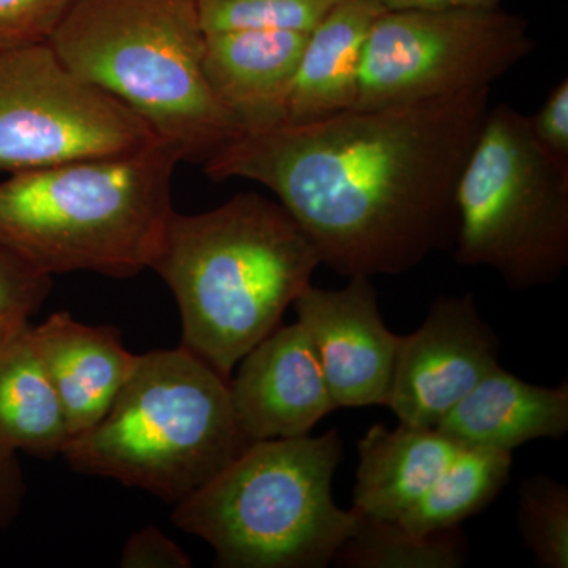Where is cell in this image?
Instances as JSON below:
<instances>
[{
  "instance_id": "603a6c76",
  "label": "cell",
  "mask_w": 568,
  "mask_h": 568,
  "mask_svg": "<svg viewBox=\"0 0 568 568\" xmlns=\"http://www.w3.org/2000/svg\"><path fill=\"white\" fill-rule=\"evenodd\" d=\"M74 0H0V51L50 41Z\"/></svg>"
},
{
  "instance_id": "ffe728a7",
  "label": "cell",
  "mask_w": 568,
  "mask_h": 568,
  "mask_svg": "<svg viewBox=\"0 0 568 568\" xmlns=\"http://www.w3.org/2000/svg\"><path fill=\"white\" fill-rule=\"evenodd\" d=\"M469 556L462 526L414 536L398 521L358 515L354 536L336 552L334 564L349 568H459Z\"/></svg>"
},
{
  "instance_id": "7a4b0ae2",
  "label": "cell",
  "mask_w": 568,
  "mask_h": 568,
  "mask_svg": "<svg viewBox=\"0 0 568 568\" xmlns=\"http://www.w3.org/2000/svg\"><path fill=\"white\" fill-rule=\"evenodd\" d=\"M320 254L291 213L260 193L173 212L152 271L179 306L182 346L231 379L312 284Z\"/></svg>"
},
{
  "instance_id": "9c48e42d",
  "label": "cell",
  "mask_w": 568,
  "mask_h": 568,
  "mask_svg": "<svg viewBox=\"0 0 568 568\" xmlns=\"http://www.w3.org/2000/svg\"><path fill=\"white\" fill-rule=\"evenodd\" d=\"M155 141L136 112L78 77L50 41L0 51V173L123 155Z\"/></svg>"
},
{
  "instance_id": "8fae6325",
  "label": "cell",
  "mask_w": 568,
  "mask_h": 568,
  "mask_svg": "<svg viewBox=\"0 0 568 568\" xmlns=\"http://www.w3.org/2000/svg\"><path fill=\"white\" fill-rule=\"evenodd\" d=\"M336 406H386L399 335L384 323L372 278L349 276L342 290L308 286L294 301Z\"/></svg>"
},
{
  "instance_id": "d4e9b609",
  "label": "cell",
  "mask_w": 568,
  "mask_h": 568,
  "mask_svg": "<svg viewBox=\"0 0 568 568\" xmlns=\"http://www.w3.org/2000/svg\"><path fill=\"white\" fill-rule=\"evenodd\" d=\"M528 118L530 133L551 159L568 166V80L548 93L540 110Z\"/></svg>"
},
{
  "instance_id": "44dd1931",
  "label": "cell",
  "mask_w": 568,
  "mask_h": 568,
  "mask_svg": "<svg viewBox=\"0 0 568 568\" xmlns=\"http://www.w3.org/2000/svg\"><path fill=\"white\" fill-rule=\"evenodd\" d=\"M518 528L523 541L541 568L568 567V487L536 474L518 493Z\"/></svg>"
},
{
  "instance_id": "2e32d148",
  "label": "cell",
  "mask_w": 568,
  "mask_h": 568,
  "mask_svg": "<svg viewBox=\"0 0 568 568\" xmlns=\"http://www.w3.org/2000/svg\"><path fill=\"white\" fill-rule=\"evenodd\" d=\"M462 448L437 428L372 426L358 440L353 510L362 517L398 521Z\"/></svg>"
},
{
  "instance_id": "5bb4252c",
  "label": "cell",
  "mask_w": 568,
  "mask_h": 568,
  "mask_svg": "<svg viewBox=\"0 0 568 568\" xmlns=\"http://www.w3.org/2000/svg\"><path fill=\"white\" fill-rule=\"evenodd\" d=\"M306 39L286 31L205 33V80L242 132L283 122Z\"/></svg>"
},
{
  "instance_id": "4fadbf2b",
  "label": "cell",
  "mask_w": 568,
  "mask_h": 568,
  "mask_svg": "<svg viewBox=\"0 0 568 568\" xmlns=\"http://www.w3.org/2000/svg\"><path fill=\"white\" fill-rule=\"evenodd\" d=\"M33 345L74 437L99 424L121 394L138 355L125 349L112 325H89L69 312L31 325Z\"/></svg>"
},
{
  "instance_id": "ac0fdd59",
  "label": "cell",
  "mask_w": 568,
  "mask_h": 568,
  "mask_svg": "<svg viewBox=\"0 0 568 568\" xmlns=\"http://www.w3.org/2000/svg\"><path fill=\"white\" fill-rule=\"evenodd\" d=\"M70 439L29 325L0 346V447L51 458L62 455Z\"/></svg>"
},
{
  "instance_id": "4316f807",
  "label": "cell",
  "mask_w": 568,
  "mask_h": 568,
  "mask_svg": "<svg viewBox=\"0 0 568 568\" xmlns=\"http://www.w3.org/2000/svg\"><path fill=\"white\" fill-rule=\"evenodd\" d=\"M28 485L18 452L0 447V529L9 528L20 515Z\"/></svg>"
},
{
  "instance_id": "e0dca14e",
  "label": "cell",
  "mask_w": 568,
  "mask_h": 568,
  "mask_svg": "<svg viewBox=\"0 0 568 568\" xmlns=\"http://www.w3.org/2000/svg\"><path fill=\"white\" fill-rule=\"evenodd\" d=\"M384 11L377 0H339L325 14L306 39L282 123L320 121L353 110L366 39Z\"/></svg>"
},
{
  "instance_id": "83f0119b",
  "label": "cell",
  "mask_w": 568,
  "mask_h": 568,
  "mask_svg": "<svg viewBox=\"0 0 568 568\" xmlns=\"http://www.w3.org/2000/svg\"><path fill=\"white\" fill-rule=\"evenodd\" d=\"M386 10H458L499 6L500 0H377Z\"/></svg>"
},
{
  "instance_id": "52a82bcc",
  "label": "cell",
  "mask_w": 568,
  "mask_h": 568,
  "mask_svg": "<svg viewBox=\"0 0 568 568\" xmlns=\"http://www.w3.org/2000/svg\"><path fill=\"white\" fill-rule=\"evenodd\" d=\"M458 264L493 268L514 291L558 282L568 265V166L506 103L489 106L457 190Z\"/></svg>"
},
{
  "instance_id": "9a60e30c",
  "label": "cell",
  "mask_w": 568,
  "mask_h": 568,
  "mask_svg": "<svg viewBox=\"0 0 568 568\" xmlns=\"http://www.w3.org/2000/svg\"><path fill=\"white\" fill-rule=\"evenodd\" d=\"M436 428L463 447L506 452L560 439L568 432V384L537 386L497 365Z\"/></svg>"
},
{
  "instance_id": "6da1fadb",
  "label": "cell",
  "mask_w": 568,
  "mask_h": 568,
  "mask_svg": "<svg viewBox=\"0 0 568 568\" xmlns=\"http://www.w3.org/2000/svg\"><path fill=\"white\" fill-rule=\"evenodd\" d=\"M489 106L478 88L250 130L204 173L271 190L336 274L402 275L454 246L455 190Z\"/></svg>"
},
{
  "instance_id": "5b68a950",
  "label": "cell",
  "mask_w": 568,
  "mask_h": 568,
  "mask_svg": "<svg viewBox=\"0 0 568 568\" xmlns=\"http://www.w3.org/2000/svg\"><path fill=\"white\" fill-rule=\"evenodd\" d=\"M250 444L235 417L230 379L181 345L138 355L106 416L71 437L62 455L74 473L178 504Z\"/></svg>"
},
{
  "instance_id": "cb8c5ba5",
  "label": "cell",
  "mask_w": 568,
  "mask_h": 568,
  "mask_svg": "<svg viewBox=\"0 0 568 568\" xmlns=\"http://www.w3.org/2000/svg\"><path fill=\"white\" fill-rule=\"evenodd\" d=\"M52 290V276L41 274L0 246V315L32 317Z\"/></svg>"
},
{
  "instance_id": "f1b7e54d",
  "label": "cell",
  "mask_w": 568,
  "mask_h": 568,
  "mask_svg": "<svg viewBox=\"0 0 568 568\" xmlns=\"http://www.w3.org/2000/svg\"><path fill=\"white\" fill-rule=\"evenodd\" d=\"M31 325V317L22 315H0V346L21 334Z\"/></svg>"
},
{
  "instance_id": "3957f363",
  "label": "cell",
  "mask_w": 568,
  "mask_h": 568,
  "mask_svg": "<svg viewBox=\"0 0 568 568\" xmlns=\"http://www.w3.org/2000/svg\"><path fill=\"white\" fill-rule=\"evenodd\" d=\"M181 162L162 141L123 155L77 160L0 181V246L47 275L132 278L151 268Z\"/></svg>"
},
{
  "instance_id": "277c9868",
  "label": "cell",
  "mask_w": 568,
  "mask_h": 568,
  "mask_svg": "<svg viewBox=\"0 0 568 568\" xmlns=\"http://www.w3.org/2000/svg\"><path fill=\"white\" fill-rule=\"evenodd\" d=\"M204 43L196 0H74L50 39L78 77L200 163L242 132L205 80Z\"/></svg>"
},
{
  "instance_id": "7402d4cb",
  "label": "cell",
  "mask_w": 568,
  "mask_h": 568,
  "mask_svg": "<svg viewBox=\"0 0 568 568\" xmlns=\"http://www.w3.org/2000/svg\"><path fill=\"white\" fill-rule=\"evenodd\" d=\"M338 2L339 0H196V10L204 33H310Z\"/></svg>"
},
{
  "instance_id": "d6986e66",
  "label": "cell",
  "mask_w": 568,
  "mask_h": 568,
  "mask_svg": "<svg viewBox=\"0 0 568 568\" xmlns=\"http://www.w3.org/2000/svg\"><path fill=\"white\" fill-rule=\"evenodd\" d=\"M514 467L511 452L463 447L425 496L398 519L414 536L458 528L503 493Z\"/></svg>"
},
{
  "instance_id": "30bf717a",
  "label": "cell",
  "mask_w": 568,
  "mask_h": 568,
  "mask_svg": "<svg viewBox=\"0 0 568 568\" xmlns=\"http://www.w3.org/2000/svg\"><path fill=\"white\" fill-rule=\"evenodd\" d=\"M500 342L473 294L443 295L399 335L387 405L399 424L436 428L499 364Z\"/></svg>"
},
{
  "instance_id": "8992f818",
  "label": "cell",
  "mask_w": 568,
  "mask_h": 568,
  "mask_svg": "<svg viewBox=\"0 0 568 568\" xmlns=\"http://www.w3.org/2000/svg\"><path fill=\"white\" fill-rule=\"evenodd\" d=\"M342 455L336 429L256 440L174 504V525L211 545L216 567H328L358 526L332 495Z\"/></svg>"
},
{
  "instance_id": "484cf974",
  "label": "cell",
  "mask_w": 568,
  "mask_h": 568,
  "mask_svg": "<svg viewBox=\"0 0 568 568\" xmlns=\"http://www.w3.org/2000/svg\"><path fill=\"white\" fill-rule=\"evenodd\" d=\"M119 567L190 568L193 560L156 526H145L126 538Z\"/></svg>"
},
{
  "instance_id": "ba28073f",
  "label": "cell",
  "mask_w": 568,
  "mask_h": 568,
  "mask_svg": "<svg viewBox=\"0 0 568 568\" xmlns=\"http://www.w3.org/2000/svg\"><path fill=\"white\" fill-rule=\"evenodd\" d=\"M534 48L528 20L499 6L386 10L366 39L354 108L396 106L491 88Z\"/></svg>"
},
{
  "instance_id": "7c38bea8",
  "label": "cell",
  "mask_w": 568,
  "mask_h": 568,
  "mask_svg": "<svg viewBox=\"0 0 568 568\" xmlns=\"http://www.w3.org/2000/svg\"><path fill=\"white\" fill-rule=\"evenodd\" d=\"M237 366L230 379L231 402L250 443L310 435L338 409L298 323L276 327Z\"/></svg>"
}]
</instances>
